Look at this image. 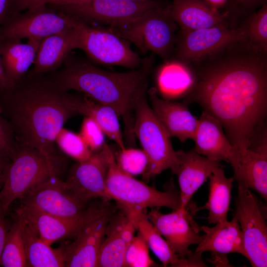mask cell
Listing matches in <instances>:
<instances>
[{"mask_svg": "<svg viewBox=\"0 0 267 267\" xmlns=\"http://www.w3.org/2000/svg\"><path fill=\"white\" fill-rule=\"evenodd\" d=\"M188 64L195 83L185 102L217 119L236 149L267 134V52L239 40Z\"/></svg>", "mask_w": 267, "mask_h": 267, "instance_id": "6da1fadb", "label": "cell"}, {"mask_svg": "<svg viewBox=\"0 0 267 267\" xmlns=\"http://www.w3.org/2000/svg\"><path fill=\"white\" fill-rule=\"evenodd\" d=\"M64 92L48 74L32 70L0 91V113L17 141L47 154L58 153L55 138L77 115L65 102Z\"/></svg>", "mask_w": 267, "mask_h": 267, "instance_id": "7a4b0ae2", "label": "cell"}, {"mask_svg": "<svg viewBox=\"0 0 267 267\" xmlns=\"http://www.w3.org/2000/svg\"><path fill=\"white\" fill-rule=\"evenodd\" d=\"M153 63L151 55L143 59L136 70L112 72L70 53L59 69L48 74L63 91L83 92L93 101L114 109L123 120L127 141L133 144L134 106L137 99L147 93Z\"/></svg>", "mask_w": 267, "mask_h": 267, "instance_id": "3957f363", "label": "cell"}, {"mask_svg": "<svg viewBox=\"0 0 267 267\" xmlns=\"http://www.w3.org/2000/svg\"><path fill=\"white\" fill-rule=\"evenodd\" d=\"M162 3L159 0H19V8L46 5L88 25L114 27L128 23Z\"/></svg>", "mask_w": 267, "mask_h": 267, "instance_id": "277c9868", "label": "cell"}, {"mask_svg": "<svg viewBox=\"0 0 267 267\" xmlns=\"http://www.w3.org/2000/svg\"><path fill=\"white\" fill-rule=\"evenodd\" d=\"M16 154L4 170L0 206L6 214L10 204L21 199L38 184L52 176H59L65 160L58 153L49 154L17 141Z\"/></svg>", "mask_w": 267, "mask_h": 267, "instance_id": "5b68a950", "label": "cell"}, {"mask_svg": "<svg viewBox=\"0 0 267 267\" xmlns=\"http://www.w3.org/2000/svg\"><path fill=\"white\" fill-rule=\"evenodd\" d=\"M141 52L151 51L164 61L172 57L178 26L164 3L126 24L108 27Z\"/></svg>", "mask_w": 267, "mask_h": 267, "instance_id": "8992f818", "label": "cell"}, {"mask_svg": "<svg viewBox=\"0 0 267 267\" xmlns=\"http://www.w3.org/2000/svg\"><path fill=\"white\" fill-rule=\"evenodd\" d=\"M147 93L136 100L134 109V132L146 154L148 164L143 178L149 180L164 171L173 172L179 160L172 146L171 136L149 106Z\"/></svg>", "mask_w": 267, "mask_h": 267, "instance_id": "52a82bcc", "label": "cell"}, {"mask_svg": "<svg viewBox=\"0 0 267 267\" xmlns=\"http://www.w3.org/2000/svg\"><path fill=\"white\" fill-rule=\"evenodd\" d=\"M106 186L119 209L165 207L175 210L181 206L179 191L174 187L161 191L134 178L119 167L111 149L108 154Z\"/></svg>", "mask_w": 267, "mask_h": 267, "instance_id": "ba28073f", "label": "cell"}, {"mask_svg": "<svg viewBox=\"0 0 267 267\" xmlns=\"http://www.w3.org/2000/svg\"><path fill=\"white\" fill-rule=\"evenodd\" d=\"M70 18L76 33L77 49L84 51L92 62L131 69L141 66L143 59L132 49L128 41L110 28L88 25Z\"/></svg>", "mask_w": 267, "mask_h": 267, "instance_id": "9c48e42d", "label": "cell"}, {"mask_svg": "<svg viewBox=\"0 0 267 267\" xmlns=\"http://www.w3.org/2000/svg\"><path fill=\"white\" fill-rule=\"evenodd\" d=\"M237 184L234 216L242 234L245 257L253 267H266L267 227L263 207L246 182Z\"/></svg>", "mask_w": 267, "mask_h": 267, "instance_id": "30bf717a", "label": "cell"}, {"mask_svg": "<svg viewBox=\"0 0 267 267\" xmlns=\"http://www.w3.org/2000/svg\"><path fill=\"white\" fill-rule=\"evenodd\" d=\"M72 27L69 16L46 5H38L12 15L0 27V40H42Z\"/></svg>", "mask_w": 267, "mask_h": 267, "instance_id": "8fae6325", "label": "cell"}, {"mask_svg": "<svg viewBox=\"0 0 267 267\" xmlns=\"http://www.w3.org/2000/svg\"><path fill=\"white\" fill-rule=\"evenodd\" d=\"M242 29L228 24L193 30L179 29L171 59L186 64L203 58L232 42L244 40Z\"/></svg>", "mask_w": 267, "mask_h": 267, "instance_id": "7c38bea8", "label": "cell"}, {"mask_svg": "<svg viewBox=\"0 0 267 267\" xmlns=\"http://www.w3.org/2000/svg\"><path fill=\"white\" fill-rule=\"evenodd\" d=\"M115 209L106 204L92 205L81 216L66 219L20 204L16 213L25 219L42 240L51 244L60 239L74 237L86 223Z\"/></svg>", "mask_w": 267, "mask_h": 267, "instance_id": "4fadbf2b", "label": "cell"}, {"mask_svg": "<svg viewBox=\"0 0 267 267\" xmlns=\"http://www.w3.org/2000/svg\"><path fill=\"white\" fill-rule=\"evenodd\" d=\"M110 149L105 143L101 150L93 153L87 160L77 162L69 171L64 181L66 186L85 204L95 198L112 199L106 186Z\"/></svg>", "mask_w": 267, "mask_h": 267, "instance_id": "5bb4252c", "label": "cell"}, {"mask_svg": "<svg viewBox=\"0 0 267 267\" xmlns=\"http://www.w3.org/2000/svg\"><path fill=\"white\" fill-rule=\"evenodd\" d=\"M21 205L62 218H74L87 210V204L76 198L59 176L45 179L20 199Z\"/></svg>", "mask_w": 267, "mask_h": 267, "instance_id": "9a60e30c", "label": "cell"}, {"mask_svg": "<svg viewBox=\"0 0 267 267\" xmlns=\"http://www.w3.org/2000/svg\"><path fill=\"white\" fill-rule=\"evenodd\" d=\"M193 140L198 153L210 159L226 162L233 169L236 182L245 180L240 152L229 141L221 124L205 111L198 119Z\"/></svg>", "mask_w": 267, "mask_h": 267, "instance_id": "2e32d148", "label": "cell"}, {"mask_svg": "<svg viewBox=\"0 0 267 267\" xmlns=\"http://www.w3.org/2000/svg\"><path fill=\"white\" fill-rule=\"evenodd\" d=\"M147 217L157 231L164 237L171 249L181 259L190 256L192 245H198L204 235L187 210L178 208L168 214H163L159 208H151Z\"/></svg>", "mask_w": 267, "mask_h": 267, "instance_id": "e0dca14e", "label": "cell"}, {"mask_svg": "<svg viewBox=\"0 0 267 267\" xmlns=\"http://www.w3.org/2000/svg\"><path fill=\"white\" fill-rule=\"evenodd\" d=\"M115 211L92 220L79 230L74 237V241L64 248L65 267H96L107 225Z\"/></svg>", "mask_w": 267, "mask_h": 267, "instance_id": "ac0fdd59", "label": "cell"}, {"mask_svg": "<svg viewBox=\"0 0 267 267\" xmlns=\"http://www.w3.org/2000/svg\"><path fill=\"white\" fill-rule=\"evenodd\" d=\"M179 164L172 172L178 177L180 188V209L187 210L192 195L207 180L213 171L221 167L220 161L210 159L192 149L176 151Z\"/></svg>", "mask_w": 267, "mask_h": 267, "instance_id": "d6986e66", "label": "cell"}, {"mask_svg": "<svg viewBox=\"0 0 267 267\" xmlns=\"http://www.w3.org/2000/svg\"><path fill=\"white\" fill-rule=\"evenodd\" d=\"M148 93L151 108L171 137H176L182 142L188 139L193 140L198 119L190 112L188 103L161 98L153 88Z\"/></svg>", "mask_w": 267, "mask_h": 267, "instance_id": "ffe728a7", "label": "cell"}, {"mask_svg": "<svg viewBox=\"0 0 267 267\" xmlns=\"http://www.w3.org/2000/svg\"><path fill=\"white\" fill-rule=\"evenodd\" d=\"M77 48V36L73 25L67 30L44 38L39 45L32 71L37 74H48L57 70L71 51Z\"/></svg>", "mask_w": 267, "mask_h": 267, "instance_id": "44dd1931", "label": "cell"}, {"mask_svg": "<svg viewBox=\"0 0 267 267\" xmlns=\"http://www.w3.org/2000/svg\"><path fill=\"white\" fill-rule=\"evenodd\" d=\"M169 9L171 17L182 30L228 24L221 12L212 8L204 0H173Z\"/></svg>", "mask_w": 267, "mask_h": 267, "instance_id": "7402d4cb", "label": "cell"}, {"mask_svg": "<svg viewBox=\"0 0 267 267\" xmlns=\"http://www.w3.org/2000/svg\"><path fill=\"white\" fill-rule=\"evenodd\" d=\"M64 100L77 115L93 119L109 138L124 149L125 144L121 130L119 116L112 107L65 91Z\"/></svg>", "mask_w": 267, "mask_h": 267, "instance_id": "603a6c76", "label": "cell"}, {"mask_svg": "<svg viewBox=\"0 0 267 267\" xmlns=\"http://www.w3.org/2000/svg\"><path fill=\"white\" fill-rule=\"evenodd\" d=\"M194 83L195 76L189 65L172 58L164 61L158 69L156 89L166 100L186 98Z\"/></svg>", "mask_w": 267, "mask_h": 267, "instance_id": "cb8c5ba5", "label": "cell"}, {"mask_svg": "<svg viewBox=\"0 0 267 267\" xmlns=\"http://www.w3.org/2000/svg\"><path fill=\"white\" fill-rule=\"evenodd\" d=\"M204 237L195 252L211 251L222 254L239 253L245 257L243 236L238 222L234 215L230 221L216 223L213 227L202 226Z\"/></svg>", "mask_w": 267, "mask_h": 267, "instance_id": "d4e9b609", "label": "cell"}, {"mask_svg": "<svg viewBox=\"0 0 267 267\" xmlns=\"http://www.w3.org/2000/svg\"><path fill=\"white\" fill-rule=\"evenodd\" d=\"M42 40H0V58L8 77L14 83L23 77L33 64Z\"/></svg>", "mask_w": 267, "mask_h": 267, "instance_id": "484cf974", "label": "cell"}, {"mask_svg": "<svg viewBox=\"0 0 267 267\" xmlns=\"http://www.w3.org/2000/svg\"><path fill=\"white\" fill-rule=\"evenodd\" d=\"M121 210L133 222L136 230L164 267H187L186 258L181 259L171 249L149 220L145 210L128 209Z\"/></svg>", "mask_w": 267, "mask_h": 267, "instance_id": "4316f807", "label": "cell"}, {"mask_svg": "<svg viewBox=\"0 0 267 267\" xmlns=\"http://www.w3.org/2000/svg\"><path fill=\"white\" fill-rule=\"evenodd\" d=\"M209 194L207 203L200 209L208 211L209 224H216L227 221L230 209L231 191L233 177L227 178L221 167L216 168L209 177Z\"/></svg>", "mask_w": 267, "mask_h": 267, "instance_id": "83f0119b", "label": "cell"}, {"mask_svg": "<svg viewBox=\"0 0 267 267\" xmlns=\"http://www.w3.org/2000/svg\"><path fill=\"white\" fill-rule=\"evenodd\" d=\"M27 266L30 267H65L64 248H53L42 240L27 222L23 227Z\"/></svg>", "mask_w": 267, "mask_h": 267, "instance_id": "f1b7e54d", "label": "cell"}, {"mask_svg": "<svg viewBox=\"0 0 267 267\" xmlns=\"http://www.w3.org/2000/svg\"><path fill=\"white\" fill-rule=\"evenodd\" d=\"M123 212L112 214L101 244L97 260V267H124L127 246L121 234Z\"/></svg>", "mask_w": 267, "mask_h": 267, "instance_id": "f546056e", "label": "cell"}, {"mask_svg": "<svg viewBox=\"0 0 267 267\" xmlns=\"http://www.w3.org/2000/svg\"><path fill=\"white\" fill-rule=\"evenodd\" d=\"M244 175L248 187L267 200V149L247 148L240 152Z\"/></svg>", "mask_w": 267, "mask_h": 267, "instance_id": "4dcf8cb0", "label": "cell"}, {"mask_svg": "<svg viewBox=\"0 0 267 267\" xmlns=\"http://www.w3.org/2000/svg\"><path fill=\"white\" fill-rule=\"evenodd\" d=\"M18 216V220L7 231L0 265L4 267H27L23 227L25 219Z\"/></svg>", "mask_w": 267, "mask_h": 267, "instance_id": "1f68e13d", "label": "cell"}, {"mask_svg": "<svg viewBox=\"0 0 267 267\" xmlns=\"http://www.w3.org/2000/svg\"><path fill=\"white\" fill-rule=\"evenodd\" d=\"M238 27L243 30L245 41L267 52V3L245 19Z\"/></svg>", "mask_w": 267, "mask_h": 267, "instance_id": "d6a6232c", "label": "cell"}, {"mask_svg": "<svg viewBox=\"0 0 267 267\" xmlns=\"http://www.w3.org/2000/svg\"><path fill=\"white\" fill-rule=\"evenodd\" d=\"M55 142L63 152L77 162L87 160L93 154L79 134L63 128L57 134Z\"/></svg>", "mask_w": 267, "mask_h": 267, "instance_id": "836d02e7", "label": "cell"}, {"mask_svg": "<svg viewBox=\"0 0 267 267\" xmlns=\"http://www.w3.org/2000/svg\"><path fill=\"white\" fill-rule=\"evenodd\" d=\"M267 3V0H228L222 8V14L225 17L229 27L236 29L256 10Z\"/></svg>", "mask_w": 267, "mask_h": 267, "instance_id": "e575fe53", "label": "cell"}, {"mask_svg": "<svg viewBox=\"0 0 267 267\" xmlns=\"http://www.w3.org/2000/svg\"><path fill=\"white\" fill-rule=\"evenodd\" d=\"M155 265L150 257L147 244L138 233L126 248L124 267H148Z\"/></svg>", "mask_w": 267, "mask_h": 267, "instance_id": "d590c367", "label": "cell"}, {"mask_svg": "<svg viewBox=\"0 0 267 267\" xmlns=\"http://www.w3.org/2000/svg\"><path fill=\"white\" fill-rule=\"evenodd\" d=\"M116 161L123 171L132 176L143 174L148 164L147 156L143 150L133 148L121 150Z\"/></svg>", "mask_w": 267, "mask_h": 267, "instance_id": "8d00e7d4", "label": "cell"}, {"mask_svg": "<svg viewBox=\"0 0 267 267\" xmlns=\"http://www.w3.org/2000/svg\"><path fill=\"white\" fill-rule=\"evenodd\" d=\"M79 134L92 152L102 149L105 134L93 119L88 117L84 119Z\"/></svg>", "mask_w": 267, "mask_h": 267, "instance_id": "74e56055", "label": "cell"}, {"mask_svg": "<svg viewBox=\"0 0 267 267\" xmlns=\"http://www.w3.org/2000/svg\"><path fill=\"white\" fill-rule=\"evenodd\" d=\"M17 146L10 124L0 113V155L11 160L16 154Z\"/></svg>", "mask_w": 267, "mask_h": 267, "instance_id": "f35d334b", "label": "cell"}, {"mask_svg": "<svg viewBox=\"0 0 267 267\" xmlns=\"http://www.w3.org/2000/svg\"><path fill=\"white\" fill-rule=\"evenodd\" d=\"M18 0H0V27L18 11Z\"/></svg>", "mask_w": 267, "mask_h": 267, "instance_id": "ab89813d", "label": "cell"}, {"mask_svg": "<svg viewBox=\"0 0 267 267\" xmlns=\"http://www.w3.org/2000/svg\"><path fill=\"white\" fill-rule=\"evenodd\" d=\"M5 213L0 206V258L2 252L4 242L7 232L4 220Z\"/></svg>", "mask_w": 267, "mask_h": 267, "instance_id": "60d3db41", "label": "cell"}, {"mask_svg": "<svg viewBox=\"0 0 267 267\" xmlns=\"http://www.w3.org/2000/svg\"><path fill=\"white\" fill-rule=\"evenodd\" d=\"M13 83L7 76L0 58V91L11 88Z\"/></svg>", "mask_w": 267, "mask_h": 267, "instance_id": "b9f144b4", "label": "cell"}, {"mask_svg": "<svg viewBox=\"0 0 267 267\" xmlns=\"http://www.w3.org/2000/svg\"><path fill=\"white\" fill-rule=\"evenodd\" d=\"M210 6L216 10L222 9L228 0H204Z\"/></svg>", "mask_w": 267, "mask_h": 267, "instance_id": "7bdbcfd3", "label": "cell"}, {"mask_svg": "<svg viewBox=\"0 0 267 267\" xmlns=\"http://www.w3.org/2000/svg\"><path fill=\"white\" fill-rule=\"evenodd\" d=\"M9 161L0 155V182H2L4 170Z\"/></svg>", "mask_w": 267, "mask_h": 267, "instance_id": "ee69618b", "label": "cell"}, {"mask_svg": "<svg viewBox=\"0 0 267 267\" xmlns=\"http://www.w3.org/2000/svg\"><path fill=\"white\" fill-rule=\"evenodd\" d=\"M132 0V1H141V0Z\"/></svg>", "mask_w": 267, "mask_h": 267, "instance_id": "f6af8a7d", "label": "cell"}]
</instances>
